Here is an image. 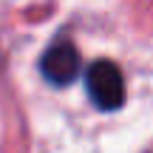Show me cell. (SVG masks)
<instances>
[{"instance_id": "6da1fadb", "label": "cell", "mask_w": 153, "mask_h": 153, "mask_svg": "<svg viewBox=\"0 0 153 153\" xmlns=\"http://www.w3.org/2000/svg\"><path fill=\"white\" fill-rule=\"evenodd\" d=\"M88 97L99 111H116L125 102V76L111 60H97L85 74Z\"/></svg>"}, {"instance_id": "7a4b0ae2", "label": "cell", "mask_w": 153, "mask_h": 153, "mask_svg": "<svg viewBox=\"0 0 153 153\" xmlns=\"http://www.w3.org/2000/svg\"><path fill=\"white\" fill-rule=\"evenodd\" d=\"M40 71H43V76L57 88L71 85L76 79V74H79V54H76V48L71 43H57L43 54Z\"/></svg>"}]
</instances>
